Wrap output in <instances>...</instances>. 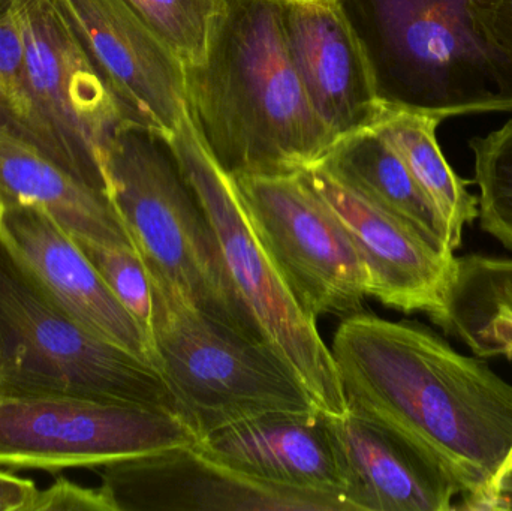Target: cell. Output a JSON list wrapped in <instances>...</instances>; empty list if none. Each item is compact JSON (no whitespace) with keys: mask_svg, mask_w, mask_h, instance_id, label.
Returning a JSON list of instances; mask_svg holds the SVG:
<instances>
[{"mask_svg":"<svg viewBox=\"0 0 512 511\" xmlns=\"http://www.w3.org/2000/svg\"><path fill=\"white\" fill-rule=\"evenodd\" d=\"M438 119L408 111H382L373 128L394 147L423 191L447 222L454 248L462 243L466 225L478 219V197L450 167L438 140Z\"/></svg>","mask_w":512,"mask_h":511,"instance_id":"obj_21","label":"cell"},{"mask_svg":"<svg viewBox=\"0 0 512 511\" xmlns=\"http://www.w3.org/2000/svg\"><path fill=\"white\" fill-rule=\"evenodd\" d=\"M17 207L42 210L77 242L135 249L105 192L0 129V213Z\"/></svg>","mask_w":512,"mask_h":511,"instance_id":"obj_18","label":"cell"},{"mask_svg":"<svg viewBox=\"0 0 512 511\" xmlns=\"http://www.w3.org/2000/svg\"><path fill=\"white\" fill-rule=\"evenodd\" d=\"M0 396H54L177 414L150 363L66 314L0 242Z\"/></svg>","mask_w":512,"mask_h":511,"instance_id":"obj_5","label":"cell"},{"mask_svg":"<svg viewBox=\"0 0 512 511\" xmlns=\"http://www.w3.org/2000/svg\"><path fill=\"white\" fill-rule=\"evenodd\" d=\"M289 59L334 140L373 128L384 108L357 39L333 0H279Z\"/></svg>","mask_w":512,"mask_h":511,"instance_id":"obj_15","label":"cell"},{"mask_svg":"<svg viewBox=\"0 0 512 511\" xmlns=\"http://www.w3.org/2000/svg\"><path fill=\"white\" fill-rule=\"evenodd\" d=\"M481 359H512V258L466 255L435 320Z\"/></svg>","mask_w":512,"mask_h":511,"instance_id":"obj_20","label":"cell"},{"mask_svg":"<svg viewBox=\"0 0 512 511\" xmlns=\"http://www.w3.org/2000/svg\"><path fill=\"white\" fill-rule=\"evenodd\" d=\"M360 45L384 110L439 122L512 111V59L490 38L477 0H333Z\"/></svg>","mask_w":512,"mask_h":511,"instance_id":"obj_3","label":"cell"},{"mask_svg":"<svg viewBox=\"0 0 512 511\" xmlns=\"http://www.w3.org/2000/svg\"><path fill=\"white\" fill-rule=\"evenodd\" d=\"M0 242L66 314L155 368L147 330L120 305L78 243L47 213L36 207L0 213Z\"/></svg>","mask_w":512,"mask_h":511,"instance_id":"obj_14","label":"cell"},{"mask_svg":"<svg viewBox=\"0 0 512 511\" xmlns=\"http://www.w3.org/2000/svg\"><path fill=\"white\" fill-rule=\"evenodd\" d=\"M176 414L54 396H0V467L60 473L195 446Z\"/></svg>","mask_w":512,"mask_h":511,"instance_id":"obj_8","label":"cell"},{"mask_svg":"<svg viewBox=\"0 0 512 511\" xmlns=\"http://www.w3.org/2000/svg\"><path fill=\"white\" fill-rule=\"evenodd\" d=\"M195 446L259 482L336 495L348 503L328 414L322 411L256 417L213 432Z\"/></svg>","mask_w":512,"mask_h":511,"instance_id":"obj_17","label":"cell"},{"mask_svg":"<svg viewBox=\"0 0 512 511\" xmlns=\"http://www.w3.org/2000/svg\"><path fill=\"white\" fill-rule=\"evenodd\" d=\"M30 511H116L102 488L89 489L65 477L38 491Z\"/></svg>","mask_w":512,"mask_h":511,"instance_id":"obj_26","label":"cell"},{"mask_svg":"<svg viewBox=\"0 0 512 511\" xmlns=\"http://www.w3.org/2000/svg\"><path fill=\"white\" fill-rule=\"evenodd\" d=\"M318 164L355 194L414 228L436 248L456 252L438 207L375 128L339 138Z\"/></svg>","mask_w":512,"mask_h":511,"instance_id":"obj_19","label":"cell"},{"mask_svg":"<svg viewBox=\"0 0 512 511\" xmlns=\"http://www.w3.org/2000/svg\"><path fill=\"white\" fill-rule=\"evenodd\" d=\"M471 149L481 228L512 251V120L487 137L472 138Z\"/></svg>","mask_w":512,"mask_h":511,"instance_id":"obj_23","label":"cell"},{"mask_svg":"<svg viewBox=\"0 0 512 511\" xmlns=\"http://www.w3.org/2000/svg\"><path fill=\"white\" fill-rule=\"evenodd\" d=\"M493 511H512V470H504L499 474Z\"/></svg>","mask_w":512,"mask_h":511,"instance_id":"obj_29","label":"cell"},{"mask_svg":"<svg viewBox=\"0 0 512 511\" xmlns=\"http://www.w3.org/2000/svg\"><path fill=\"white\" fill-rule=\"evenodd\" d=\"M77 242V240H75ZM120 305L147 330H152L155 296L152 279L137 249L77 242ZM152 338V335H150Z\"/></svg>","mask_w":512,"mask_h":511,"instance_id":"obj_25","label":"cell"},{"mask_svg":"<svg viewBox=\"0 0 512 511\" xmlns=\"http://www.w3.org/2000/svg\"><path fill=\"white\" fill-rule=\"evenodd\" d=\"M186 113L231 179L294 176L336 140L286 50L279 0H224L206 56L185 66Z\"/></svg>","mask_w":512,"mask_h":511,"instance_id":"obj_2","label":"cell"},{"mask_svg":"<svg viewBox=\"0 0 512 511\" xmlns=\"http://www.w3.org/2000/svg\"><path fill=\"white\" fill-rule=\"evenodd\" d=\"M354 511H448L459 486L429 452L396 429L361 414L328 416Z\"/></svg>","mask_w":512,"mask_h":511,"instance_id":"obj_16","label":"cell"},{"mask_svg":"<svg viewBox=\"0 0 512 511\" xmlns=\"http://www.w3.org/2000/svg\"><path fill=\"white\" fill-rule=\"evenodd\" d=\"M152 287L155 368L198 441L256 417L321 411L264 341L200 311L176 291Z\"/></svg>","mask_w":512,"mask_h":511,"instance_id":"obj_6","label":"cell"},{"mask_svg":"<svg viewBox=\"0 0 512 511\" xmlns=\"http://www.w3.org/2000/svg\"><path fill=\"white\" fill-rule=\"evenodd\" d=\"M101 480L116 511H352L336 495L243 476L197 446L107 465Z\"/></svg>","mask_w":512,"mask_h":511,"instance_id":"obj_11","label":"cell"},{"mask_svg":"<svg viewBox=\"0 0 512 511\" xmlns=\"http://www.w3.org/2000/svg\"><path fill=\"white\" fill-rule=\"evenodd\" d=\"M504 470H512V447L510 450V455H508L507 461H505L504 467H502L501 471Z\"/></svg>","mask_w":512,"mask_h":511,"instance_id":"obj_30","label":"cell"},{"mask_svg":"<svg viewBox=\"0 0 512 511\" xmlns=\"http://www.w3.org/2000/svg\"><path fill=\"white\" fill-rule=\"evenodd\" d=\"M183 65L206 56L224 0H125Z\"/></svg>","mask_w":512,"mask_h":511,"instance_id":"obj_24","label":"cell"},{"mask_svg":"<svg viewBox=\"0 0 512 511\" xmlns=\"http://www.w3.org/2000/svg\"><path fill=\"white\" fill-rule=\"evenodd\" d=\"M38 491L33 480L0 470V511H30Z\"/></svg>","mask_w":512,"mask_h":511,"instance_id":"obj_28","label":"cell"},{"mask_svg":"<svg viewBox=\"0 0 512 511\" xmlns=\"http://www.w3.org/2000/svg\"><path fill=\"white\" fill-rule=\"evenodd\" d=\"M20 8L27 80L53 159L108 195V155L129 122L59 2Z\"/></svg>","mask_w":512,"mask_h":511,"instance_id":"obj_9","label":"cell"},{"mask_svg":"<svg viewBox=\"0 0 512 511\" xmlns=\"http://www.w3.org/2000/svg\"><path fill=\"white\" fill-rule=\"evenodd\" d=\"M298 177L339 218L366 273L367 296L406 312L438 320L456 276L454 252L441 251L414 228L355 194L319 164Z\"/></svg>","mask_w":512,"mask_h":511,"instance_id":"obj_12","label":"cell"},{"mask_svg":"<svg viewBox=\"0 0 512 511\" xmlns=\"http://www.w3.org/2000/svg\"><path fill=\"white\" fill-rule=\"evenodd\" d=\"M352 413L396 429L453 477L466 510L493 511L512 447V384L432 330L349 315L331 345Z\"/></svg>","mask_w":512,"mask_h":511,"instance_id":"obj_1","label":"cell"},{"mask_svg":"<svg viewBox=\"0 0 512 511\" xmlns=\"http://www.w3.org/2000/svg\"><path fill=\"white\" fill-rule=\"evenodd\" d=\"M475 6L490 38L512 59V0H477Z\"/></svg>","mask_w":512,"mask_h":511,"instance_id":"obj_27","label":"cell"},{"mask_svg":"<svg viewBox=\"0 0 512 511\" xmlns=\"http://www.w3.org/2000/svg\"><path fill=\"white\" fill-rule=\"evenodd\" d=\"M0 129L29 141L53 159L27 80L20 0L0 2Z\"/></svg>","mask_w":512,"mask_h":511,"instance_id":"obj_22","label":"cell"},{"mask_svg":"<svg viewBox=\"0 0 512 511\" xmlns=\"http://www.w3.org/2000/svg\"><path fill=\"white\" fill-rule=\"evenodd\" d=\"M126 120L171 135L186 116L185 65L125 0H57Z\"/></svg>","mask_w":512,"mask_h":511,"instance_id":"obj_13","label":"cell"},{"mask_svg":"<svg viewBox=\"0 0 512 511\" xmlns=\"http://www.w3.org/2000/svg\"><path fill=\"white\" fill-rule=\"evenodd\" d=\"M170 140L212 225L234 293L259 335L294 372L322 413H348L331 348L319 335L316 318L286 287L256 234L236 183L213 161L188 113Z\"/></svg>","mask_w":512,"mask_h":511,"instance_id":"obj_7","label":"cell"},{"mask_svg":"<svg viewBox=\"0 0 512 511\" xmlns=\"http://www.w3.org/2000/svg\"><path fill=\"white\" fill-rule=\"evenodd\" d=\"M107 192L152 284L264 341L234 293L212 225L168 135L123 126L108 155Z\"/></svg>","mask_w":512,"mask_h":511,"instance_id":"obj_4","label":"cell"},{"mask_svg":"<svg viewBox=\"0 0 512 511\" xmlns=\"http://www.w3.org/2000/svg\"><path fill=\"white\" fill-rule=\"evenodd\" d=\"M233 180L265 252L304 311L315 318L358 314L366 273L327 203L298 174Z\"/></svg>","mask_w":512,"mask_h":511,"instance_id":"obj_10","label":"cell"},{"mask_svg":"<svg viewBox=\"0 0 512 511\" xmlns=\"http://www.w3.org/2000/svg\"><path fill=\"white\" fill-rule=\"evenodd\" d=\"M0 2H3V0H0Z\"/></svg>","mask_w":512,"mask_h":511,"instance_id":"obj_31","label":"cell"}]
</instances>
